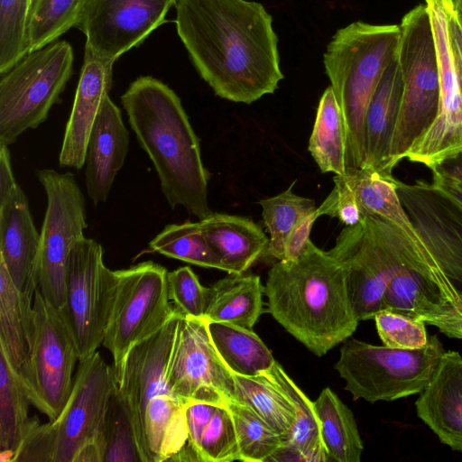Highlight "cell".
<instances>
[{"mask_svg":"<svg viewBox=\"0 0 462 462\" xmlns=\"http://www.w3.org/2000/svg\"><path fill=\"white\" fill-rule=\"evenodd\" d=\"M176 29L199 76L221 98L250 105L283 74L264 6L248 0H175Z\"/></svg>","mask_w":462,"mask_h":462,"instance_id":"obj_1","label":"cell"},{"mask_svg":"<svg viewBox=\"0 0 462 462\" xmlns=\"http://www.w3.org/2000/svg\"><path fill=\"white\" fill-rule=\"evenodd\" d=\"M120 99L171 208L181 206L199 220L210 216L209 173L203 165L199 139L180 98L161 80L143 76L129 85Z\"/></svg>","mask_w":462,"mask_h":462,"instance_id":"obj_2","label":"cell"},{"mask_svg":"<svg viewBox=\"0 0 462 462\" xmlns=\"http://www.w3.org/2000/svg\"><path fill=\"white\" fill-rule=\"evenodd\" d=\"M263 291L269 313L318 356L348 339L358 326L343 266L311 241L296 260L272 266Z\"/></svg>","mask_w":462,"mask_h":462,"instance_id":"obj_3","label":"cell"},{"mask_svg":"<svg viewBox=\"0 0 462 462\" xmlns=\"http://www.w3.org/2000/svg\"><path fill=\"white\" fill-rule=\"evenodd\" d=\"M181 313L129 352L116 382L126 402L141 462L176 461L188 441L186 407L168 382Z\"/></svg>","mask_w":462,"mask_h":462,"instance_id":"obj_4","label":"cell"},{"mask_svg":"<svg viewBox=\"0 0 462 462\" xmlns=\"http://www.w3.org/2000/svg\"><path fill=\"white\" fill-rule=\"evenodd\" d=\"M400 35L399 25L356 21L337 30L323 54L345 127L346 170L363 167L365 111L397 54Z\"/></svg>","mask_w":462,"mask_h":462,"instance_id":"obj_5","label":"cell"},{"mask_svg":"<svg viewBox=\"0 0 462 462\" xmlns=\"http://www.w3.org/2000/svg\"><path fill=\"white\" fill-rule=\"evenodd\" d=\"M343 266L349 298L358 320L374 319L393 276L409 266L430 279L453 298L462 292L446 274L433 269L392 224L368 215L346 226L328 251Z\"/></svg>","mask_w":462,"mask_h":462,"instance_id":"obj_6","label":"cell"},{"mask_svg":"<svg viewBox=\"0 0 462 462\" xmlns=\"http://www.w3.org/2000/svg\"><path fill=\"white\" fill-rule=\"evenodd\" d=\"M116 379L97 351L79 361L70 395L58 417L37 421L23 439L25 462H103L104 431Z\"/></svg>","mask_w":462,"mask_h":462,"instance_id":"obj_7","label":"cell"},{"mask_svg":"<svg viewBox=\"0 0 462 462\" xmlns=\"http://www.w3.org/2000/svg\"><path fill=\"white\" fill-rule=\"evenodd\" d=\"M445 350L437 336L418 349L346 340L335 365L354 400L394 401L420 393L430 383Z\"/></svg>","mask_w":462,"mask_h":462,"instance_id":"obj_8","label":"cell"},{"mask_svg":"<svg viewBox=\"0 0 462 462\" xmlns=\"http://www.w3.org/2000/svg\"><path fill=\"white\" fill-rule=\"evenodd\" d=\"M168 271L152 261L114 271V288L102 345L111 353L115 379L130 350L175 313L169 296Z\"/></svg>","mask_w":462,"mask_h":462,"instance_id":"obj_9","label":"cell"},{"mask_svg":"<svg viewBox=\"0 0 462 462\" xmlns=\"http://www.w3.org/2000/svg\"><path fill=\"white\" fill-rule=\"evenodd\" d=\"M73 51L65 41L27 53L0 79V143L10 145L43 123L72 74Z\"/></svg>","mask_w":462,"mask_h":462,"instance_id":"obj_10","label":"cell"},{"mask_svg":"<svg viewBox=\"0 0 462 462\" xmlns=\"http://www.w3.org/2000/svg\"><path fill=\"white\" fill-rule=\"evenodd\" d=\"M77 361L78 352L60 312L37 288L30 348L16 373L31 404L49 420L58 417L70 395Z\"/></svg>","mask_w":462,"mask_h":462,"instance_id":"obj_11","label":"cell"},{"mask_svg":"<svg viewBox=\"0 0 462 462\" xmlns=\"http://www.w3.org/2000/svg\"><path fill=\"white\" fill-rule=\"evenodd\" d=\"M36 175L47 196L40 233L39 290L60 310L65 301L69 256L73 246L85 237L88 226L86 201L71 172L42 169Z\"/></svg>","mask_w":462,"mask_h":462,"instance_id":"obj_12","label":"cell"},{"mask_svg":"<svg viewBox=\"0 0 462 462\" xmlns=\"http://www.w3.org/2000/svg\"><path fill=\"white\" fill-rule=\"evenodd\" d=\"M114 271L104 263V250L84 237L71 249L66 271L62 319L75 344L79 359L102 345L114 288Z\"/></svg>","mask_w":462,"mask_h":462,"instance_id":"obj_13","label":"cell"},{"mask_svg":"<svg viewBox=\"0 0 462 462\" xmlns=\"http://www.w3.org/2000/svg\"><path fill=\"white\" fill-rule=\"evenodd\" d=\"M167 375L171 391L185 405L237 402L234 373L216 350L205 318L181 314Z\"/></svg>","mask_w":462,"mask_h":462,"instance_id":"obj_14","label":"cell"},{"mask_svg":"<svg viewBox=\"0 0 462 462\" xmlns=\"http://www.w3.org/2000/svg\"><path fill=\"white\" fill-rule=\"evenodd\" d=\"M175 0H86L78 23L85 51L115 62L165 22Z\"/></svg>","mask_w":462,"mask_h":462,"instance_id":"obj_15","label":"cell"},{"mask_svg":"<svg viewBox=\"0 0 462 462\" xmlns=\"http://www.w3.org/2000/svg\"><path fill=\"white\" fill-rule=\"evenodd\" d=\"M427 5L438 54L439 110L430 127L413 143L404 158L431 170L462 152V88L449 44L444 6L439 0Z\"/></svg>","mask_w":462,"mask_h":462,"instance_id":"obj_16","label":"cell"},{"mask_svg":"<svg viewBox=\"0 0 462 462\" xmlns=\"http://www.w3.org/2000/svg\"><path fill=\"white\" fill-rule=\"evenodd\" d=\"M400 201L417 233L453 282L462 283V219L432 184L397 180Z\"/></svg>","mask_w":462,"mask_h":462,"instance_id":"obj_17","label":"cell"},{"mask_svg":"<svg viewBox=\"0 0 462 462\" xmlns=\"http://www.w3.org/2000/svg\"><path fill=\"white\" fill-rule=\"evenodd\" d=\"M113 64L85 51L59 155L60 167L80 170L84 166L93 124L112 87Z\"/></svg>","mask_w":462,"mask_h":462,"instance_id":"obj_18","label":"cell"},{"mask_svg":"<svg viewBox=\"0 0 462 462\" xmlns=\"http://www.w3.org/2000/svg\"><path fill=\"white\" fill-rule=\"evenodd\" d=\"M40 233L32 217L28 199L17 186L0 202V260L20 291L39 288Z\"/></svg>","mask_w":462,"mask_h":462,"instance_id":"obj_19","label":"cell"},{"mask_svg":"<svg viewBox=\"0 0 462 462\" xmlns=\"http://www.w3.org/2000/svg\"><path fill=\"white\" fill-rule=\"evenodd\" d=\"M120 108L107 95L93 124L86 154L85 183L94 205L106 201L129 150Z\"/></svg>","mask_w":462,"mask_h":462,"instance_id":"obj_20","label":"cell"},{"mask_svg":"<svg viewBox=\"0 0 462 462\" xmlns=\"http://www.w3.org/2000/svg\"><path fill=\"white\" fill-rule=\"evenodd\" d=\"M415 405L418 416L442 443L462 451V356L458 352H444Z\"/></svg>","mask_w":462,"mask_h":462,"instance_id":"obj_21","label":"cell"},{"mask_svg":"<svg viewBox=\"0 0 462 462\" xmlns=\"http://www.w3.org/2000/svg\"><path fill=\"white\" fill-rule=\"evenodd\" d=\"M342 176L353 189L362 215L392 224L433 269L448 275L405 212L397 193V180L393 175L361 168L346 170Z\"/></svg>","mask_w":462,"mask_h":462,"instance_id":"obj_22","label":"cell"},{"mask_svg":"<svg viewBox=\"0 0 462 462\" xmlns=\"http://www.w3.org/2000/svg\"><path fill=\"white\" fill-rule=\"evenodd\" d=\"M402 86V77L396 54L383 73L365 111L362 168L389 175L386 173V165Z\"/></svg>","mask_w":462,"mask_h":462,"instance_id":"obj_23","label":"cell"},{"mask_svg":"<svg viewBox=\"0 0 462 462\" xmlns=\"http://www.w3.org/2000/svg\"><path fill=\"white\" fill-rule=\"evenodd\" d=\"M199 223L228 274L245 273L265 254L269 239L262 227L248 217L212 213Z\"/></svg>","mask_w":462,"mask_h":462,"instance_id":"obj_24","label":"cell"},{"mask_svg":"<svg viewBox=\"0 0 462 462\" xmlns=\"http://www.w3.org/2000/svg\"><path fill=\"white\" fill-rule=\"evenodd\" d=\"M263 374L286 393L296 410L295 422L284 441V447L269 461L285 458L298 461H329L314 402L300 390L277 361Z\"/></svg>","mask_w":462,"mask_h":462,"instance_id":"obj_25","label":"cell"},{"mask_svg":"<svg viewBox=\"0 0 462 462\" xmlns=\"http://www.w3.org/2000/svg\"><path fill=\"white\" fill-rule=\"evenodd\" d=\"M453 309L461 310L462 300L453 298L430 279L409 266L402 267L393 276L382 298V310L422 320Z\"/></svg>","mask_w":462,"mask_h":462,"instance_id":"obj_26","label":"cell"},{"mask_svg":"<svg viewBox=\"0 0 462 462\" xmlns=\"http://www.w3.org/2000/svg\"><path fill=\"white\" fill-rule=\"evenodd\" d=\"M263 285L255 274H229L208 287L205 319L253 329L263 312Z\"/></svg>","mask_w":462,"mask_h":462,"instance_id":"obj_27","label":"cell"},{"mask_svg":"<svg viewBox=\"0 0 462 462\" xmlns=\"http://www.w3.org/2000/svg\"><path fill=\"white\" fill-rule=\"evenodd\" d=\"M34 295L17 289L0 260V350L16 371L30 348Z\"/></svg>","mask_w":462,"mask_h":462,"instance_id":"obj_28","label":"cell"},{"mask_svg":"<svg viewBox=\"0 0 462 462\" xmlns=\"http://www.w3.org/2000/svg\"><path fill=\"white\" fill-rule=\"evenodd\" d=\"M313 402L328 460L360 462L364 445L352 411L329 387Z\"/></svg>","mask_w":462,"mask_h":462,"instance_id":"obj_29","label":"cell"},{"mask_svg":"<svg viewBox=\"0 0 462 462\" xmlns=\"http://www.w3.org/2000/svg\"><path fill=\"white\" fill-rule=\"evenodd\" d=\"M208 328L221 359L236 374L257 376L276 361L253 329L215 321H208Z\"/></svg>","mask_w":462,"mask_h":462,"instance_id":"obj_30","label":"cell"},{"mask_svg":"<svg viewBox=\"0 0 462 462\" xmlns=\"http://www.w3.org/2000/svg\"><path fill=\"white\" fill-rule=\"evenodd\" d=\"M31 404L16 370L0 350V448L1 461H12L20 443L37 417L29 416Z\"/></svg>","mask_w":462,"mask_h":462,"instance_id":"obj_31","label":"cell"},{"mask_svg":"<svg viewBox=\"0 0 462 462\" xmlns=\"http://www.w3.org/2000/svg\"><path fill=\"white\" fill-rule=\"evenodd\" d=\"M308 150L322 172H346L345 127L330 86L319 99Z\"/></svg>","mask_w":462,"mask_h":462,"instance_id":"obj_32","label":"cell"},{"mask_svg":"<svg viewBox=\"0 0 462 462\" xmlns=\"http://www.w3.org/2000/svg\"><path fill=\"white\" fill-rule=\"evenodd\" d=\"M237 402L251 407L284 439L296 419V410L286 395L264 374L244 376L234 374Z\"/></svg>","mask_w":462,"mask_h":462,"instance_id":"obj_33","label":"cell"},{"mask_svg":"<svg viewBox=\"0 0 462 462\" xmlns=\"http://www.w3.org/2000/svg\"><path fill=\"white\" fill-rule=\"evenodd\" d=\"M149 247L170 258L226 272L221 256L204 236L199 222L167 225L149 243Z\"/></svg>","mask_w":462,"mask_h":462,"instance_id":"obj_34","label":"cell"},{"mask_svg":"<svg viewBox=\"0 0 462 462\" xmlns=\"http://www.w3.org/2000/svg\"><path fill=\"white\" fill-rule=\"evenodd\" d=\"M296 180L282 193L261 199L263 224L270 235L264 256L282 260L286 240L297 223L316 208L311 199L298 196L292 189Z\"/></svg>","mask_w":462,"mask_h":462,"instance_id":"obj_35","label":"cell"},{"mask_svg":"<svg viewBox=\"0 0 462 462\" xmlns=\"http://www.w3.org/2000/svg\"><path fill=\"white\" fill-rule=\"evenodd\" d=\"M227 408L235 424L240 461H269L284 447L283 438L247 404L232 402Z\"/></svg>","mask_w":462,"mask_h":462,"instance_id":"obj_36","label":"cell"},{"mask_svg":"<svg viewBox=\"0 0 462 462\" xmlns=\"http://www.w3.org/2000/svg\"><path fill=\"white\" fill-rule=\"evenodd\" d=\"M85 2L32 0L28 23L29 52L54 42L69 29L75 27Z\"/></svg>","mask_w":462,"mask_h":462,"instance_id":"obj_37","label":"cell"},{"mask_svg":"<svg viewBox=\"0 0 462 462\" xmlns=\"http://www.w3.org/2000/svg\"><path fill=\"white\" fill-rule=\"evenodd\" d=\"M103 462H141L128 408L116 382L106 411Z\"/></svg>","mask_w":462,"mask_h":462,"instance_id":"obj_38","label":"cell"},{"mask_svg":"<svg viewBox=\"0 0 462 462\" xmlns=\"http://www.w3.org/2000/svg\"><path fill=\"white\" fill-rule=\"evenodd\" d=\"M32 0H0V73L29 52L28 23Z\"/></svg>","mask_w":462,"mask_h":462,"instance_id":"obj_39","label":"cell"},{"mask_svg":"<svg viewBox=\"0 0 462 462\" xmlns=\"http://www.w3.org/2000/svg\"><path fill=\"white\" fill-rule=\"evenodd\" d=\"M239 460L234 420L227 406L217 405L204 428L196 451V461L232 462Z\"/></svg>","mask_w":462,"mask_h":462,"instance_id":"obj_40","label":"cell"},{"mask_svg":"<svg viewBox=\"0 0 462 462\" xmlns=\"http://www.w3.org/2000/svg\"><path fill=\"white\" fill-rule=\"evenodd\" d=\"M378 336L383 344L400 349H418L425 346L429 337L422 319H412L388 310L374 317Z\"/></svg>","mask_w":462,"mask_h":462,"instance_id":"obj_41","label":"cell"},{"mask_svg":"<svg viewBox=\"0 0 462 462\" xmlns=\"http://www.w3.org/2000/svg\"><path fill=\"white\" fill-rule=\"evenodd\" d=\"M169 296L174 308L184 316L204 318L208 302V287L199 282L189 266L168 273Z\"/></svg>","mask_w":462,"mask_h":462,"instance_id":"obj_42","label":"cell"},{"mask_svg":"<svg viewBox=\"0 0 462 462\" xmlns=\"http://www.w3.org/2000/svg\"><path fill=\"white\" fill-rule=\"evenodd\" d=\"M334 188L321 204L325 215L338 218L345 226L357 224L362 218L356 195L342 175H335Z\"/></svg>","mask_w":462,"mask_h":462,"instance_id":"obj_43","label":"cell"},{"mask_svg":"<svg viewBox=\"0 0 462 462\" xmlns=\"http://www.w3.org/2000/svg\"><path fill=\"white\" fill-rule=\"evenodd\" d=\"M323 215L324 209L319 206L297 223L286 240L282 260H296L305 251L311 241L310 235L313 225Z\"/></svg>","mask_w":462,"mask_h":462,"instance_id":"obj_44","label":"cell"},{"mask_svg":"<svg viewBox=\"0 0 462 462\" xmlns=\"http://www.w3.org/2000/svg\"><path fill=\"white\" fill-rule=\"evenodd\" d=\"M423 321L438 328L450 337L462 339V309H453L443 314L430 316Z\"/></svg>","mask_w":462,"mask_h":462,"instance_id":"obj_45","label":"cell"},{"mask_svg":"<svg viewBox=\"0 0 462 462\" xmlns=\"http://www.w3.org/2000/svg\"><path fill=\"white\" fill-rule=\"evenodd\" d=\"M444 9L447 17L449 44L462 88V27L454 14L446 7Z\"/></svg>","mask_w":462,"mask_h":462,"instance_id":"obj_46","label":"cell"},{"mask_svg":"<svg viewBox=\"0 0 462 462\" xmlns=\"http://www.w3.org/2000/svg\"><path fill=\"white\" fill-rule=\"evenodd\" d=\"M431 184L448 199L462 219V182L433 174Z\"/></svg>","mask_w":462,"mask_h":462,"instance_id":"obj_47","label":"cell"},{"mask_svg":"<svg viewBox=\"0 0 462 462\" xmlns=\"http://www.w3.org/2000/svg\"><path fill=\"white\" fill-rule=\"evenodd\" d=\"M17 186L8 145L0 143V202L7 199Z\"/></svg>","mask_w":462,"mask_h":462,"instance_id":"obj_48","label":"cell"},{"mask_svg":"<svg viewBox=\"0 0 462 462\" xmlns=\"http://www.w3.org/2000/svg\"><path fill=\"white\" fill-rule=\"evenodd\" d=\"M431 171L433 174L462 182V152L445 159Z\"/></svg>","mask_w":462,"mask_h":462,"instance_id":"obj_49","label":"cell"},{"mask_svg":"<svg viewBox=\"0 0 462 462\" xmlns=\"http://www.w3.org/2000/svg\"><path fill=\"white\" fill-rule=\"evenodd\" d=\"M442 5L454 14L462 27V0H450L448 4Z\"/></svg>","mask_w":462,"mask_h":462,"instance_id":"obj_50","label":"cell"},{"mask_svg":"<svg viewBox=\"0 0 462 462\" xmlns=\"http://www.w3.org/2000/svg\"><path fill=\"white\" fill-rule=\"evenodd\" d=\"M426 4L434 0H425ZM442 5H447L449 3L450 0H439Z\"/></svg>","mask_w":462,"mask_h":462,"instance_id":"obj_51","label":"cell"}]
</instances>
